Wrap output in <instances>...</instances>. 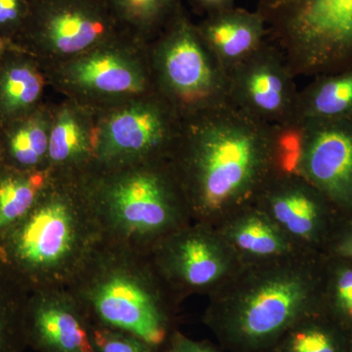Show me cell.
<instances>
[{
	"label": "cell",
	"mask_w": 352,
	"mask_h": 352,
	"mask_svg": "<svg viewBox=\"0 0 352 352\" xmlns=\"http://www.w3.org/2000/svg\"><path fill=\"white\" fill-rule=\"evenodd\" d=\"M279 127L231 103L183 118L170 162L192 221L217 226L254 205L285 164Z\"/></svg>",
	"instance_id": "6da1fadb"
},
{
	"label": "cell",
	"mask_w": 352,
	"mask_h": 352,
	"mask_svg": "<svg viewBox=\"0 0 352 352\" xmlns=\"http://www.w3.org/2000/svg\"><path fill=\"white\" fill-rule=\"evenodd\" d=\"M323 256L298 254L241 265L212 295L203 322L226 352H272L285 333L319 309Z\"/></svg>",
	"instance_id": "7a4b0ae2"
},
{
	"label": "cell",
	"mask_w": 352,
	"mask_h": 352,
	"mask_svg": "<svg viewBox=\"0 0 352 352\" xmlns=\"http://www.w3.org/2000/svg\"><path fill=\"white\" fill-rule=\"evenodd\" d=\"M67 288L92 325L131 333L163 352L182 302L149 252L102 238Z\"/></svg>",
	"instance_id": "3957f363"
},
{
	"label": "cell",
	"mask_w": 352,
	"mask_h": 352,
	"mask_svg": "<svg viewBox=\"0 0 352 352\" xmlns=\"http://www.w3.org/2000/svg\"><path fill=\"white\" fill-rule=\"evenodd\" d=\"M102 238L78 178L52 175L31 212L0 240V268L29 293L68 287Z\"/></svg>",
	"instance_id": "277c9868"
},
{
	"label": "cell",
	"mask_w": 352,
	"mask_h": 352,
	"mask_svg": "<svg viewBox=\"0 0 352 352\" xmlns=\"http://www.w3.org/2000/svg\"><path fill=\"white\" fill-rule=\"evenodd\" d=\"M78 180L106 239L150 254L192 222L168 160L95 168Z\"/></svg>",
	"instance_id": "5b68a950"
},
{
	"label": "cell",
	"mask_w": 352,
	"mask_h": 352,
	"mask_svg": "<svg viewBox=\"0 0 352 352\" xmlns=\"http://www.w3.org/2000/svg\"><path fill=\"white\" fill-rule=\"evenodd\" d=\"M256 10L296 78L351 68L352 0H258Z\"/></svg>",
	"instance_id": "8992f818"
},
{
	"label": "cell",
	"mask_w": 352,
	"mask_h": 352,
	"mask_svg": "<svg viewBox=\"0 0 352 352\" xmlns=\"http://www.w3.org/2000/svg\"><path fill=\"white\" fill-rule=\"evenodd\" d=\"M44 69L50 87L64 98L96 111L156 92L149 43L127 32Z\"/></svg>",
	"instance_id": "52a82bcc"
},
{
	"label": "cell",
	"mask_w": 352,
	"mask_h": 352,
	"mask_svg": "<svg viewBox=\"0 0 352 352\" xmlns=\"http://www.w3.org/2000/svg\"><path fill=\"white\" fill-rule=\"evenodd\" d=\"M155 91L183 118L226 105L228 76L184 7L149 43Z\"/></svg>",
	"instance_id": "ba28073f"
},
{
	"label": "cell",
	"mask_w": 352,
	"mask_h": 352,
	"mask_svg": "<svg viewBox=\"0 0 352 352\" xmlns=\"http://www.w3.org/2000/svg\"><path fill=\"white\" fill-rule=\"evenodd\" d=\"M182 124V116L156 92L98 111L95 168L168 160Z\"/></svg>",
	"instance_id": "9c48e42d"
},
{
	"label": "cell",
	"mask_w": 352,
	"mask_h": 352,
	"mask_svg": "<svg viewBox=\"0 0 352 352\" xmlns=\"http://www.w3.org/2000/svg\"><path fill=\"white\" fill-rule=\"evenodd\" d=\"M122 31L104 0H34L16 43L43 67L67 61Z\"/></svg>",
	"instance_id": "30bf717a"
},
{
	"label": "cell",
	"mask_w": 352,
	"mask_h": 352,
	"mask_svg": "<svg viewBox=\"0 0 352 352\" xmlns=\"http://www.w3.org/2000/svg\"><path fill=\"white\" fill-rule=\"evenodd\" d=\"M150 256L182 302L193 295H212L241 267L217 229L196 221L164 238Z\"/></svg>",
	"instance_id": "8fae6325"
},
{
	"label": "cell",
	"mask_w": 352,
	"mask_h": 352,
	"mask_svg": "<svg viewBox=\"0 0 352 352\" xmlns=\"http://www.w3.org/2000/svg\"><path fill=\"white\" fill-rule=\"evenodd\" d=\"M256 206L303 254L323 256L342 217L318 189L285 168L261 190Z\"/></svg>",
	"instance_id": "7c38bea8"
},
{
	"label": "cell",
	"mask_w": 352,
	"mask_h": 352,
	"mask_svg": "<svg viewBox=\"0 0 352 352\" xmlns=\"http://www.w3.org/2000/svg\"><path fill=\"white\" fill-rule=\"evenodd\" d=\"M227 76L232 105L288 134L293 132L300 90L281 51L267 41Z\"/></svg>",
	"instance_id": "4fadbf2b"
},
{
	"label": "cell",
	"mask_w": 352,
	"mask_h": 352,
	"mask_svg": "<svg viewBox=\"0 0 352 352\" xmlns=\"http://www.w3.org/2000/svg\"><path fill=\"white\" fill-rule=\"evenodd\" d=\"M294 170L311 183L339 212L352 215V117L312 122L293 132Z\"/></svg>",
	"instance_id": "5bb4252c"
},
{
	"label": "cell",
	"mask_w": 352,
	"mask_h": 352,
	"mask_svg": "<svg viewBox=\"0 0 352 352\" xmlns=\"http://www.w3.org/2000/svg\"><path fill=\"white\" fill-rule=\"evenodd\" d=\"M92 324L67 287L30 293L25 332L29 349L36 352H94Z\"/></svg>",
	"instance_id": "9a60e30c"
},
{
	"label": "cell",
	"mask_w": 352,
	"mask_h": 352,
	"mask_svg": "<svg viewBox=\"0 0 352 352\" xmlns=\"http://www.w3.org/2000/svg\"><path fill=\"white\" fill-rule=\"evenodd\" d=\"M98 111L64 98L53 104L47 170L57 177L80 178L97 163Z\"/></svg>",
	"instance_id": "2e32d148"
},
{
	"label": "cell",
	"mask_w": 352,
	"mask_h": 352,
	"mask_svg": "<svg viewBox=\"0 0 352 352\" xmlns=\"http://www.w3.org/2000/svg\"><path fill=\"white\" fill-rule=\"evenodd\" d=\"M241 265L273 263L303 254L256 205L240 208L214 226Z\"/></svg>",
	"instance_id": "e0dca14e"
},
{
	"label": "cell",
	"mask_w": 352,
	"mask_h": 352,
	"mask_svg": "<svg viewBox=\"0 0 352 352\" xmlns=\"http://www.w3.org/2000/svg\"><path fill=\"white\" fill-rule=\"evenodd\" d=\"M208 50L226 74L267 43V29L258 11L227 9L196 24Z\"/></svg>",
	"instance_id": "ac0fdd59"
},
{
	"label": "cell",
	"mask_w": 352,
	"mask_h": 352,
	"mask_svg": "<svg viewBox=\"0 0 352 352\" xmlns=\"http://www.w3.org/2000/svg\"><path fill=\"white\" fill-rule=\"evenodd\" d=\"M50 87L43 65L24 51L0 61V126L27 115L44 103Z\"/></svg>",
	"instance_id": "d6986e66"
},
{
	"label": "cell",
	"mask_w": 352,
	"mask_h": 352,
	"mask_svg": "<svg viewBox=\"0 0 352 352\" xmlns=\"http://www.w3.org/2000/svg\"><path fill=\"white\" fill-rule=\"evenodd\" d=\"M53 104L44 102L34 111L0 126L3 164L16 170L47 168Z\"/></svg>",
	"instance_id": "ffe728a7"
},
{
	"label": "cell",
	"mask_w": 352,
	"mask_h": 352,
	"mask_svg": "<svg viewBox=\"0 0 352 352\" xmlns=\"http://www.w3.org/2000/svg\"><path fill=\"white\" fill-rule=\"evenodd\" d=\"M315 78L298 91L293 132L308 122L352 117V67Z\"/></svg>",
	"instance_id": "44dd1931"
},
{
	"label": "cell",
	"mask_w": 352,
	"mask_h": 352,
	"mask_svg": "<svg viewBox=\"0 0 352 352\" xmlns=\"http://www.w3.org/2000/svg\"><path fill=\"white\" fill-rule=\"evenodd\" d=\"M50 171H25L0 166V240L34 207L50 182Z\"/></svg>",
	"instance_id": "7402d4cb"
},
{
	"label": "cell",
	"mask_w": 352,
	"mask_h": 352,
	"mask_svg": "<svg viewBox=\"0 0 352 352\" xmlns=\"http://www.w3.org/2000/svg\"><path fill=\"white\" fill-rule=\"evenodd\" d=\"M122 31L151 43L183 8L182 0H104Z\"/></svg>",
	"instance_id": "603a6c76"
},
{
	"label": "cell",
	"mask_w": 352,
	"mask_h": 352,
	"mask_svg": "<svg viewBox=\"0 0 352 352\" xmlns=\"http://www.w3.org/2000/svg\"><path fill=\"white\" fill-rule=\"evenodd\" d=\"M347 346L349 333L316 311L289 329L272 352H347Z\"/></svg>",
	"instance_id": "cb8c5ba5"
},
{
	"label": "cell",
	"mask_w": 352,
	"mask_h": 352,
	"mask_svg": "<svg viewBox=\"0 0 352 352\" xmlns=\"http://www.w3.org/2000/svg\"><path fill=\"white\" fill-rule=\"evenodd\" d=\"M319 309L344 332L352 333V261L323 256Z\"/></svg>",
	"instance_id": "d4e9b609"
},
{
	"label": "cell",
	"mask_w": 352,
	"mask_h": 352,
	"mask_svg": "<svg viewBox=\"0 0 352 352\" xmlns=\"http://www.w3.org/2000/svg\"><path fill=\"white\" fill-rule=\"evenodd\" d=\"M30 293L0 268V352H27L25 311Z\"/></svg>",
	"instance_id": "484cf974"
},
{
	"label": "cell",
	"mask_w": 352,
	"mask_h": 352,
	"mask_svg": "<svg viewBox=\"0 0 352 352\" xmlns=\"http://www.w3.org/2000/svg\"><path fill=\"white\" fill-rule=\"evenodd\" d=\"M91 333L94 352H162L122 331L92 325Z\"/></svg>",
	"instance_id": "4316f807"
},
{
	"label": "cell",
	"mask_w": 352,
	"mask_h": 352,
	"mask_svg": "<svg viewBox=\"0 0 352 352\" xmlns=\"http://www.w3.org/2000/svg\"><path fill=\"white\" fill-rule=\"evenodd\" d=\"M34 0H0V36L17 41L31 16Z\"/></svg>",
	"instance_id": "83f0119b"
},
{
	"label": "cell",
	"mask_w": 352,
	"mask_h": 352,
	"mask_svg": "<svg viewBox=\"0 0 352 352\" xmlns=\"http://www.w3.org/2000/svg\"><path fill=\"white\" fill-rule=\"evenodd\" d=\"M323 256L352 261V215L340 220Z\"/></svg>",
	"instance_id": "f1b7e54d"
},
{
	"label": "cell",
	"mask_w": 352,
	"mask_h": 352,
	"mask_svg": "<svg viewBox=\"0 0 352 352\" xmlns=\"http://www.w3.org/2000/svg\"><path fill=\"white\" fill-rule=\"evenodd\" d=\"M163 352H226L207 340L191 339L175 329L166 342Z\"/></svg>",
	"instance_id": "f546056e"
},
{
	"label": "cell",
	"mask_w": 352,
	"mask_h": 352,
	"mask_svg": "<svg viewBox=\"0 0 352 352\" xmlns=\"http://www.w3.org/2000/svg\"><path fill=\"white\" fill-rule=\"evenodd\" d=\"M193 6L205 16L235 7L236 0H191Z\"/></svg>",
	"instance_id": "4dcf8cb0"
},
{
	"label": "cell",
	"mask_w": 352,
	"mask_h": 352,
	"mask_svg": "<svg viewBox=\"0 0 352 352\" xmlns=\"http://www.w3.org/2000/svg\"><path fill=\"white\" fill-rule=\"evenodd\" d=\"M16 51L24 50H23L22 48L15 43V41L0 36V61H1L4 57H6L7 55L10 54V53L12 52H16Z\"/></svg>",
	"instance_id": "1f68e13d"
},
{
	"label": "cell",
	"mask_w": 352,
	"mask_h": 352,
	"mask_svg": "<svg viewBox=\"0 0 352 352\" xmlns=\"http://www.w3.org/2000/svg\"><path fill=\"white\" fill-rule=\"evenodd\" d=\"M347 352H352V333L349 335V346H347Z\"/></svg>",
	"instance_id": "d6a6232c"
},
{
	"label": "cell",
	"mask_w": 352,
	"mask_h": 352,
	"mask_svg": "<svg viewBox=\"0 0 352 352\" xmlns=\"http://www.w3.org/2000/svg\"><path fill=\"white\" fill-rule=\"evenodd\" d=\"M2 164H3V157H2L1 145H0V166Z\"/></svg>",
	"instance_id": "836d02e7"
}]
</instances>
